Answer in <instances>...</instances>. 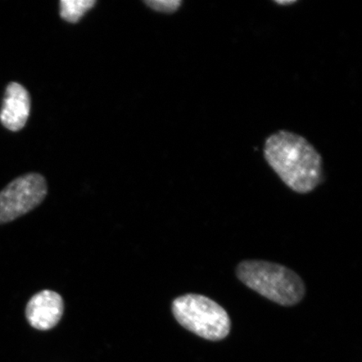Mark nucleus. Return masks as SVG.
Returning a JSON list of instances; mask_svg holds the SVG:
<instances>
[{
    "mask_svg": "<svg viewBox=\"0 0 362 362\" xmlns=\"http://www.w3.org/2000/svg\"><path fill=\"white\" fill-rule=\"evenodd\" d=\"M267 163L283 182L300 194L313 192L322 180L323 158L303 136L279 130L267 138Z\"/></svg>",
    "mask_w": 362,
    "mask_h": 362,
    "instance_id": "f257e3e1",
    "label": "nucleus"
},
{
    "mask_svg": "<svg viewBox=\"0 0 362 362\" xmlns=\"http://www.w3.org/2000/svg\"><path fill=\"white\" fill-rule=\"evenodd\" d=\"M236 274L247 287L280 305H296L305 294V284L300 276L274 262L243 261L238 266Z\"/></svg>",
    "mask_w": 362,
    "mask_h": 362,
    "instance_id": "f03ea898",
    "label": "nucleus"
},
{
    "mask_svg": "<svg viewBox=\"0 0 362 362\" xmlns=\"http://www.w3.org/2000/svg\"><path fill=\"white\" fill-rule=\"evenodd\" d=\"M172 312L178 323L197 336L218 341L228 336L230 317L223 307L210 298L189 293L175 298Z\"/></svg>",
    "mask_w": 362,
    "mask_h": 362,
    "instance_id": "7ed1b4c3",
    "label": "nucleus"
},
{
    "mask_svg": "<svg viewBox=\"0 0 362 362\" xmlns=\"http://www.w3.org/2000/svg\"><path fill=\"white\" fill-rule=\"evenodd\" d=\"M47 181L42 175L30 173L11 181L0 192V225L28 214L44 201Z\"/></svg>",
    "mask_w": 362,
    "mask_h": 362,
    "instance_id": "20e7f679",
    "label": "nucleus"
},
{
    "mask_svg": "<svg viewBox=\"0 0 362 362\" xmlns=\"http://www.w3.org/2000/svg\"><path fill=\"white\" fill-rule=\"evenodd\" d=\"M64 311V303L60 294L52 291L35 293L26 305L25 316L29 324L39 330L56 327Z\"/></svg>",
    "mask_w": 362,
    "mask_h": 362,
    "instance_id": "39448f33",
    "label": "nucleus"
},
{
    "mask_svg": "<svg viewBox=\"0 0 362 362\" xmlns=\"http://www.w3.org/2000/svg\"><path fill=\"white\" fill-rule=\"evenodd\" d=\"M30 112V97L22 85L11 83L7 86L0 110V122L13 132L25 126Z\"/></svg>",
    "mask_w": 362,
    "mask_h": 362,
    "instance_id": "423d86ee",
    "label": "nucleus"
},
{
    "mask_svg": "<svg viewBox=\"0 0 362 362\" xmlns=\"http://www.w3.org/2000/svg\"><path fill=\"white\" fill-rule=\"evenodd\" d=\"M95 4L96 1L93 0H62L60 2L61 17L67 22H78Z\"/></svg>",
    "mask_w": 362,
    "mask_h": 362,
    "instance_id": "0eeeda50",
    "label": "nucleus"
},
{
    "mask_svg": "<svg viewBox=\"0 0 362 362\" xmlns=\"http://www.w3.org/2000/svg\"><path fill=\"white\" fill-rule=\"evenodd\" d=\"M146 4L153 11L172 13L179 10L182 2L180 0H148Z\"/></svg>",
    "mask_w": 362,
    "mask_h": 362,
    "instance_id": "6e6552de",
    "label": "nucleus"
},
{
    "mask_svg": "<svg viewBox=\"0 0 362 362\" xmlns=\"http://www.w3.org/2000/svg\"><path fill=\"white\" fill-rule=\"evenodd\" d=\"M276 3H278L279 4H293L294 3L293 1L292 2H289V1H286V2H284V1H276Z\"/></svg>",
    "mask_w": 362,
    "mask_h": 362,
    "instance_id": "1a4fd4ad",
    "label": "nucleus"
}]
</instances>
